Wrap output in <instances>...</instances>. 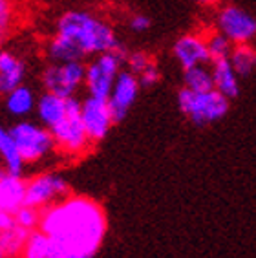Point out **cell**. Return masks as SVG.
Wrapping results in <instances>:
<instances>
[{
	"instance_id": "cell-16",
	"label": "cell",
	"mask_w": 256,
	"mask_h": 258,
	"mask_svg": "<svg viewBox=\"0 0 256 258\" xmlns=\"http://www.w3.org/2000/svg\"><path fill=\"white\" fill-rule=\"evenodd\" d=\"M26 179L22 176L6 174L0 179V213L15 214L19 207L24 205Z\"/></svg>"
},
{
	"instance_id": "cell-30",
	"label": "cell",
	"mask_w": 256,
	"mask_h": 258,
	"mask_svg": "<svg viewBox=\"0 0 256 258\" xmlns=\"http://www.w3.org/2000/svg\"><path fill=\"white\" fill-rule=\"evenodd\" d=\"M6 174H8V172H6V170H4V167H2V165H0V179L4 178Z\"/></svg>"
},
{
	"instance_id": "cell-5",
	"label": "cell",
	"mask_w": 256,
	"mask_h": 258,
	"mask_svg": "<svg viewBox=\"0 0 256 258\" xmlns=\"http://www.w3.org/2000/svg\"><path fill=\"white\" fill-rule=\"evenodd\" d=\"M10 134L13 138L24 165L42 163L51 154H55L53 138L48 130L37 121L19 119L10 126Z\"/></svg>"
},
{
	"instance_id": "cell-8",
	"label": "cell",
	"mask_w": 256,
	"mask_h": 258,
	"mask_svg": "<svg viewBox=\"0 0 256 258\" xmlns=\"http://www.w3.org/2000/svg\"><path fill=\"white\" fill-rule=\"evenodd\" d=\"M44 92L59 97H77L84 88V62H49L40 75Z\"/></svg>"
},
{
	"instance_id": "cell-23",
	"label": "cell",
	"mask_w": 256,
	"mask_h": 258,
	"mask_svg": "<svg viewBox=\"0 0 256 258\" xmlns=\"http://www.w3.org/2000/svg\"><path fill=\"white\" fill-rule=\"evenodd\" d=\"M205 42H207V51H209V59H211V62L229 59L232 44L223 37V35L214 31V33H211L209 37H205Z\"/></svg>"
},
{
	"instance_id": "cell-10",
	"label": "cell",
	"mask_w": 256,
	"mask_h": 258,
	"mask_svg": "<svg viewBox=\"0 0 256 258\" xmlns=\"http://www.w3.org/2000/svg\"><path fill=\"white\" fill-rule=\"evenodd\" d=\"M81 121L92 145L101 143L115 124L106 101L95 99L90 95L81 99Z\"/></svg>"
},
{
	"instance_id": "cell-7",
	"label": "cell",
	"mask_w": 256,
	"mask_h": 258,
	"mask_svg": "<svg viewBox=\"0 0 256 258\" xmlns=\"http://www.w3.org/2000/svg\"><path fill=\"white\" fill-rule=\"evenodd\" d=\"M70 194H72L70 183L62 174L57 170H42L31 176L30 179H26L24 205L44 211Z\"/></svg>"
},
{
	"instance_id": "cell-13",
	"label": "cell",
	"mask_w": 256,
	"mask_h": 258,
	"mask_svg": "<svg viewBox=\"0 0 256 258\" xmlns=\"http://www.w3.org/2000/svg\"><path fill=\"white\" fill-rule=\"evenodd\" d=\"M26 64L19 55L0 46V95L24 85Z\"/></svg>"
},
{
	"instance_id": "cell-21",
	"label": "cell",
	"mask_w": 256,
	"mask_h": 258,
	"mask_svg": "<svg viewBox=\"0 0 256 258\" xmlns=\"http://www.w3.org/2000/svg\"><path fill=\"white\" fill-rule=\"evenodd\" d=\"M183 88L190 92H209L212 88V75L209 64L183 70Z\"/></svg>"
},
{
	"instance_id": "cell-14",
	"label": "cell",
	"mask_w": 256,
	"mask_h": 258,
	"mask_svg": "<svg viewBox=\"0 0 256 258\" xmlns=\"http://www.w3.org/2000/svg\"><path fill=\"white\" fill-rule=\"evenodd\" d=\"M211 75H212V88L218 94H222L229 101L236 99L240 95V77L232 70L229 59L214 60L211 62Z\"/></svg>"
},
{
	"instance_id": "cell-27",
	"label": "cell",
	"mask_w": 256,
	"mask_h": 258,
	"mask_svg": "<svg viewBox=\"0 0 256 258\" xmlns=\"http://www.w3.org/2000/svg\"><path fill=\"white\" fill-rule=\"evenodd\" d=\"M150 26H152V20L143 13H134L128 19V30L132 33H145V31L150 30Z\"/></svg>"
},
{
	"instance_id": "cell-22",
	"label": "cell",
	"mask_w": 256,
	"mask_h": 258,
	"mask_svg": "<svg viewBox=\"0 0 256 258\" xmlns=\"http://www.w3.org/2000/svg\"><path fill=\"white\" fill-rule=\"evenodd\" d=\"M17 26V10L13 0H0V46L11 37Z\"/></svg>"
},
{
	"instance_id": "cell-26",
	"label": "cell",
	"mask_w": 256,
	"mask_h": 258,
	"mask_svg": "<svg viewBox=\"0 0 256 258\" xmlns=\"http://www.w3.org/2000/svg\"><path fill=\"white\" fill-rule=\"evenodd\" d=\"M138 77V83H139V88H150V86H156L161 79V74H159V68L156 66L154 62L152 66H148L145 72H141Z\"/></svg>"
},
{
	"instance_id": "cell-4",
	"label": "cell",
	"mask_w": 256,
	"mask_h": 258,
	"mask_svg": "<svg viewBox=\"0 0 256 258\" xmlns=\"http://www.w3.org/2000/svg\"><path fill=\"white\" fill-rule=\"evenodd\" d=\"M55 143V152L66 158H81L92 149L86 130L81 121V99L74 97L70 103V108L59 123H55L48 130Z\"/></svg>"
},
{
	"instance_id": "cell-11",
	"label": "cell",
	"mask_w": 256,
	"mask_h": 258,
	"mask_svg": "<svg viewBox=\"0 0 256 258\" xmlns=\"http://www.w3.org/2000/svg\"><path fill=\"white\" fill-rule=\"evenodd\" d=\"M139 92H141V88H139L138 77L123 68L119 72L117 79H115L108 97H106V104H108L115 123L126 117L128 112L132 110V106L138 101Z\"/></svg>"
},
{
	"instance_id": "cell-12",
	"label": "cell",
	"mask_w": 256,
	"mask_h": 258,
	"mask_svg": "<svg viewBox=\"0 0 256 258\" xmlns=\"http://www.w3.org/2000/svg\"><path fill=\"white\" fill-rule=\"evenodd\" d=\"M174 59L181 70L194 68V66H205L211 64L207 51V42L205 37L200 33H185L174 42L172 48Z\"/></svg>"
},
{
	"instance_id": "cell-29",
	"label": "cell",
	"mask_w": 256,
	"mask_h": 258,
	"mask_svg": "<svg viewBox=\"0 0 256 258\" xmlns=\"http://www.w3.org/2000/svg\"><path fill=\"white\" fill-rule=\"evenodd\" d=\"M194 4L203 6V8H212V6H220L223 0H192Z\"/></svg>"
},
{
	"instance_id": "cell-19",
	"label": "cell",
	"mask_w": 256,
	"mask_h": 258,
	"mask_svg": "<svg viewBox=\"0 0 256 258\" xmlns=\"http://www.w3.org/2000/svg\"><path fill=\"white\" fill-rule=\"evenodd\" d=\"M46 55H48L49 62H77V60L84 62L83 55L59 35H53L49 39L48 46H46Z\"/></svg>"
},
{
	"instance_id": "cell-6",
	"label": "cell",
	"mask_w": 256,
	"mask_h": 258,
	"mask_svg": "<svg viewBox=\"0 0 256 258\" xmlns=\"http://www.w3.org/2000/svg\"><path fill=\"white\" fill-rule=\"evenodd\" d=\"M124 53H103L92 57L88 64H84V90L86 95L95 99L108 97L119 72L123 70Z\"/></svg>"
},
{
	"instance_id": "cell-20",
	"label": "cell",
	"mask_w": 256,
	"mask_h": 258,
	"mask_svg": "<svg viewBox=\"0 0 256 258\" xmlns=\"http://www.w3.org/2000/svg\"><path fill=\"white\" fill-rule=\"evenodd\" d=\"M28 234L30 233L19 229L17 225L0 231V258H20Z\"/></svg>"
},
{
	"instance_id": "cell-2",
	"label": "cell",
	"mask_w": 256,
	"mask_h": 258,
	"mask_svg": "<svg viewBox=\"0 0 256 258\" xmlns=\"http://www.w3.org/2000/svg\"><path fill=\"white\" fill-rule=\"evenodd\" d=\"M55 35L68 40L83 55V59L126 51L108 20L86 10H70L62 13L55 22Z\"/></svg>"
},
{
	"instance_id": "cell-28",
	"label": "cell",
	"mask_w": 256,
	"mask_h": 258,
	"mask_svg": "<svg viewBox=\"0 0 256 258\" xmlns=\"http://www.w3.org/2000/svg\"><path fill=\"white\" fill-rule=\"evenodd\" d=\"M15 225L13 222V214H8V213H0V231H6V229H10Z\"/></svg>"
},
{
	"instance_id": "cell-24",
	"label": "cell",
	"mask_w": 256,
	"mask_h": 258,
	"mask_svg": "<svg viewBox=\"0 0 256 258\" xmlns=\"http://www.w3.org/2000/svg\"><path fill=\"white\" fill-rule=\"evenodd\" d=\"M13 222H15V225L19 229H22L26 233H31V231L39 227L40 211L35 207H30V205H22L13 214Z\"/></svg>"
},
{
	"instance_id": "cell-9",
	"label": "cell",
	"mask_w": 256,
	"mask_h": 258,
	"mask_svg": "<svg viewBox=\"0 0 256 258\" xmlns=\"http://www.w3.org/2000/svg\"><path fill=\"white\" fill-rule=\"evenodd\" d=\"M216 31L232 46L251 44L256 35V20L247 10L236 4H227L216 13Z\"/></svg>"
},
{
	"instance_id": "cell-15",
	"label": "cell",
	"mask_w": 256,
	"mask_h": 258,
	"mask_svg": "<svg viewBox=\"0 0 256 258\" xmlns=\"http://www.w3.org/2000/svg\"><path fill=\"white\" fill-rule=\"evenodd\" d=\"M35 104H37V94L26 83L4 94L6 110H8V114L17 117V119H28V115L35 112Z\"/></svg>"
},
{
	"instance_id": "cell-3",
	"label": "cell",
	"mask_w": 256,
	"mask_h": 258,
	"mask_svg": "<svg viewBox=\"0 0 256 258\" xmlns=\"http://www.w3.org/2000/svg\"><path fill=\"white\" fill-rule=\"evenodd\" d=\"M177 106L188 121L198 126H205L222 121L231 108V101L218 94L216 90L209 92H190L181 88L177 92Z\"/></svg>"
},
{
	"instance_id": "cell-25",
	"label": "cell",
	"mask_w": 256,
	"mask_h": 258,
	"mask_svg": "<svg viewBox=\"0 0 256 258\" xmlns=\"http://www.w3.org/2000/svg\"><path fill=\"white\" fill-rule=\"evenodd\" d=\"M152 64H154L152 55H148L147 51H132V53H128L126 51L123 68L128 70L130 74L139 75L141 72H145L148 66H152Z\"/></svg>"
},
{
	"instance_id": "cell-1",
	"label": "cell",
	"mask_w": 256,
	"mask_h": 258,
	"mask_svg": "<svg viewBox=\"0 0 256 258\" xmlns=\"http://www.w3.org/2000/svg\"><path fill=\"white\" fill-rule=\"evenodd\" d=\"M108 233L97 200L70 194L40 211L39 227L28 234L20 258H95Z\"/></svg>"
},
{
	"instance_id": "cell-17",
	"label": "cell",
	"mask_w": 256,
	"mask_h": 258,
	"mask_svg": "<svg viewBox=\"0 0 256 258\" xmlns=\"http://www.w3.org/2000/svg\"><path fill=\"white\" fill-rule=\"evenodd\" d=\"M0 165L11 176H22L24 178L26 165L20 158L17 145L10 134V128L0 123Z\"/></svg>"
},
{
	"instance_id": "cell-18",
	"label": "cell",
	"mask_w": 256,
	"mask_h": 258,
	"mask_svg": "<svg viewBox=\"0 0 256 258\" xmlns=\"http://www.w3.org/2000/svg\"><path fill=\"white\" fill-rule=\"evenodd\" d=\"M229 62L232 70L236 72L238 77H249L254 72L256 66V51L252 44H238L232 46L231 55H229Z\"/></svg>"
}]
</instances>
